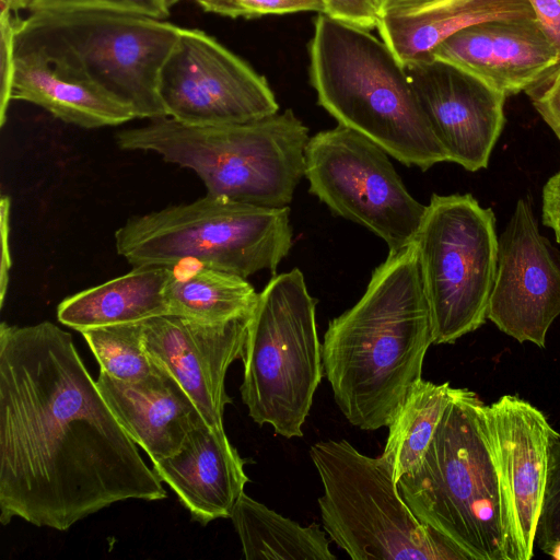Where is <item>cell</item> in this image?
Listing matches in <instances>:
<instances>
[{
	"label": "cell",
	"mask_w": 560,
	"mask_h": 560,
	"mask_svg": "<svg viewBox=\"0 0 560 560\" xmlns=\"http://www.w3.org/2000/svg\"><path fill=\"white\" fill-rule=\"evenodd\" d=\"M293 245L290 208L207 194L189 203L130 218L115 247L133 267L198 264L247 278L275 271Z\"/></svg>",
	"instance_id": "cell-7"
},
{
	"label": "cell",
	"mask_w": 560,
	"mask_h": 560,
	"mask_svg": "<svg viewBox=\"0 0 560 560\" xmlns=\"http://www.w3.org/2000/svg\"><path fill=\"white\" fill-rule=\"evenodd\" d=\"M310 455L324 489L323 528L351 559L466 560L417 518L382 455H364L346 440L317 442Z\"/></svg>",
	"instance_id": "cell-8"
},
{
	"label": "cell",
	"mask_w": 560,
	"mask_h": 560,
	"mask_svg": "<svg viewBox=\"0 0 560 560\" xmlns=\"http://www.w3.org/2000/svg\"><path fill=\"white\" fill-rule=\"evenodd\" d=\"M486 407L454 388L420 465L397 486L417 518L466 560H520Z\"/></svg>",
	"instance_id": "cell-3"
},
{
	"label": "cell",
	"mask_w": 560,
	"mask_h": 560,
	"mask_svg": "<svg viewBox=\"0 0 560 560\" xmlns=\"http://www.w3.org/2000/svg\"><path fill=\"white\" fill-rule=\"evenodd\" d=\"M80 332L101 371L117 380L141 381L156 369L143 346L142 322L93 327Z\"/></svg>",
	"instance_id": "cell-26"
},
{
	"label": "cell",
	"mask_w": 560,
	"mask_h": 560,
	"mask_svg": "<svg viewBox=\"0 0 560 560\" xmlns=\"http://www.w3.org/2000/svg\"><path fill=\"white\" fill-rule=\"evenodd\" d=\"M308 128L293 113L231 125L199 126L171 117L120 130V149L151 151L192 170L207 194L269 208L289 207L305 172Z\"/></svg>",
	"instance_id": "cell-5"
},
{
	"label": "cell",
	"mask_w": 560,
	"mask_h": 560,
	"mask_svg": "<svg viewBox=\"0 0 560 560\" xmlns=\"http://www.w3.org/2000/svg\"><path fill=\"white\" fill-rule=\"evenodd\" d=\"M453 389L447 382L435 384L422 378L410 388L388 425L382 454L396 482L420 465Z\"/></svg>",
	"instance_id": "cell-25"
},
{
	"label": "cell",
	"mask_w": 560,
	"mask_h": 560,
	"mask_svg": "<svg viewBox=\"0 0 560 560\" xmlns=\"http://www.w3.org/2000/svg\"><path fill=\"white\" fill-rule=\"evenodd\" d=\"M182 27L109 10L45 11L16 20L15 51L33 52L128 106L136 118L167 117L159 83Z\"/></svg>",
	"instance_id": "cell-6"
},
{
	"label": "cell",
	"mask_w": 560,
	"mask_h": 560,
	"mask_svg": "<svg viewBox=\"0 0 560 560\" xmlns=\"http://www.w3.org/2000/svg\"><path fill=\"white\" fill-rule=\"evenodd\" d=\"M491 208L471 194H433L413 240L433 343H454L487 320L498 268Z\"/></svg>",
	"instance_id": "cell-10"
},
{
	"label": "cell",
	"mask_w": 560,
	"mask_h": 560,
	"mask_svg": "<svg viewBox=\"0 0 560 560\" xmlns=\"http://www.w3.org/2000/svg\"><path fill=\"white\" fill-rule=\"evenodd\" d=\"M560 542V433L551 431L547 485L535 544L545 552Z\"/></svg>",
	"instance_id": "cell-27"
},
{
	"label": "cell",
	"mask_w": 560,
	"mask_h": 560,
	"mask_svg": "<svg viewBox=\"0 0 560 560\" xmlns=\"http://www.w3.org/2000/svg\"><path fill=\"white\" fill-rule=\"evenodd\" d=\"M323 14L329 18L371 31L377 27L381 19L377 0H322Z\"/></svg>",
	"instance_id": "cell-32"
},
{
	"label": "cell",
	"mask_w": 560,
	"mask_h": 560,
	"mask_svg": "<svg viewBox=\"0 0 560 560\" xmlns=\"http://www.w3.org/2000/svg\"><path fill=\"white\" fill-rule=\"evenodd\" d=\"M173 268L165 292L168 314L220 323L253 313L258 293L246 278L198 264Z\"/></svg>",
	"instance_id": "cell-24"
},
{
	"label": "cell",
	"mask_w": 560,
	"mask_h": 560,
	"mask_svg": "<svg viewBox=\"0 0 560 560\" xmlns=\"http://www.w3.org/2000/svg\"><path fill=\"white\" fill-rule=\"evenodd\" d=\"M535 19L560 54V0H528Z\"/></svg>",
	"instance_id": "cell-34"
},
{
	"label": "cell",
	"mask_w": 560,
	"mask_h": 560,
	"mask_svg": "<svg viewBox=\"0 0 560 560\" xmlns=\"http://www.w3.org/2000/svg\"><path fill=\"white\" fill-rule=\"evenodd\" d=\"M96 384L118 422L152 463L177 453L191 430L205 421L182 385L159 364L137 382L101 371Z\"/></svg>",
	"instance_id": "cell-19"
},
{
	"label": "cell",
	"mask_w": 560,
	"mask_h": 560,
	"mask_svg": "<svg viewBox=\"0 0 560 560\" xmlns=\"http://www.w3.org/2000/svg\"><path fill=\"white\" fill-rule=\"evenodd\" d=\"M159 91L167 117L189 125L242 124L279 112L266 79L199 30H180Z\"/></svg>",
	"instance_id": "cell-12"
},
{
	"label": "cell",
	"mask_w": 560,
	"mask_h": 560,
	"mask_svg": "<svg viewBox=\"0 0 560 560\" xmlns=\"http://www.w3.org/2000/svg\"><path fill=\"white\" fill-rule=\"evenodd\" d=\"M450 0H377L380 14L384 15H404L420 12Z\"/></svg>",
	"instance_id": "cell-36"
},
{
	"label": "cell",
	"mask_w": 560,
	"mask_h": 560,
	"mask_svg": "<svg viewBox=\"0 0 560 560\" xmlns=\"http://www.w3.org/2000/svg\"><path fill=\"white\" fill-rule=\"evenodd\" d=\"M310 77L318 104L338 125L401 164L428 171L447 162L404 65L370 31L319 13L310 42Z\"/></svg>",
	"instance_id": "cell-4"
},
{
	"label": "cell",
	"mask_w": 560,
	"mask_h": 560,
	"mask_svg": "<svg viewBox=\"0 0 560 560\" xmlns=\"http://www.w3.org/2000/svg\"><path fill=\"white\" fill-rule=\"evenodd\" d=\"M18 15L9 10L0 14V125L3 126L11 102L15 62V24Z\"/></svg>",
	"instance_id": "cell-30"
},
{
	"label": "cell",
	"mask_w": 560,
	"mask_h": 560,
	"mask_svg": "<svg viewBox=\"0 0 560 560\" xmlns=\"http://www.w3.org/2000/svg\"><path fill=\"white\" fill-rule=\"evenodd\" d=\"M12 100L35 104L65 122L88 129L117 126L136 118L125 104L57 70L33 52L15 51Z\"/></svg>",
	"instance_id": "cell-20"
},
{
	"label": "cell",
	"mask_w": 560,
	"mask_h": 560,
	"mask_svg": "<svg viewBox=\"0 0 560 560\" xmlns=\"http://www.w3.org/2000/svg\"><path fill=\"white\" fill-rule=\"evenodd\" d=\"M165 2V4L171 8L172 5H174L175 3H177L178 1L180 0H163Z\"/></svg>",
	"instance_id": "cell-38"
},
{
	"label": "cell",
	"mask_w": 560,
	"mask_h": 560,
	"mask_svg": "<svg viewBox=\"0 0 560 560\" xmlns=\"http://www.w3.org/2000/svg\"><path fill=\"white\" fill-rule=\"evenodd\" d=\"M525 93L560 141V62Z\"/></svg>",
	"instance_id": "cell-31"
},
{
	"label": "cell",
	"mask_w": 560,
	"mask_h": 560,
	"mask_svg": "<svg viewBox=\"0 0 560 560\" xmlns=\"http://www.w3.org/2000/svg\"><path fill=\"white\" fill-rule=\"evenodd\" d=\"M511 96L526 92L560 62L535 16L498 19L459 30L432 51Z\"/></svg>",
	"instance_id": "cell-17"
},
{
	"label": "cell",
	"mask_w": 560,
	"mask_h": 560,
	"mask_svg": "<svg viewBox=\"0 0 560 560\" xmlns=\"http://www.w3.org/2000/svg\"><path fill=\"white\" fill-rule=\"evenodd\" d=\"M153 470L202 525L226 518L244 493V460L223 427L206 421L191 430L180 450L153 463Z\"/></svg>",
	"instance_id": "cell-18"
},
{
	"label": "cell",
	"mask_w": 560,
	"mask_h": 560,
	"mask_svg": "<svg viewBox=\"0 0 560 560\" xmlns=\"http://www.w3.org/2000/svg\"><path fill=\"white\" fill-rule=\"evenodd\" d=\"M230 518L247 560H336L326 532L302 526L252 499L245 492Z\"/></svg>",
	"instance_id": "cell-23"
},
{
	"label": "cell",
	"mask_w": 560,
	"mask_h": 560,
	"mask_svg": "<svg viewBox=\"0 0 560 560\" xmlns=\"http://www.w3.org/2000/svg\"><path fill=\"white\" fill-rule=\"evenodd\" d=\"M203 11L230 18H259L304 11L324 13L322 0H196Z\"/></svg>",
	"instance_id": "cell-28"
},
{
	"label": "cell",
	"mask_w": 560,
	"mask_h": 560,
	"mask_svg": "<svg viewBox=\"0 0 560 560\" xmlns=\"http://www.w3.org/2000/svg\"><path fill=\"white\" fill-rule=\"evenodd\" d=\"M404 67L447 162L469 172L486 168L505 124L506 96L433 57Z\"/></svg>",
	"instance_id": "cell-14"
},
{
	"label": "cell",
	"mask_w": 560,
	"mask_h": 560,
	"mask_svg": "<svg viewBox=\"0 0 560 560\" xmlns=\"http://www.w3.org/2000/svg\"><path fill=\"white\" fill-rule=\"evenodd\" d=\"M432 318L413 242L374 270L360 300L324 334V374L347 420L362 430L388 427L419 382Z\"/></svg>",
	"instance_id": "cell-2"
},
{
	"label": "cell",
	"mask_w": 560,
	"mask_h": 560,
	"mask_svg": "<svg viewBox=\"0 0 560 560\" xmlns=\"http://www.w3.org/2000/svg\"><path fill=\"white\" fill-rule=\"evenodd\" d=\"M535 16L528 0H450L404 15L381 16L377 31L402 65L432 58L444 39L467 26Z\"/></svg>",
	"instance_id": "cell-22"
},
{
	"label": "cell",
	"mask_w": 560,
	"mask_h": 560,
	"mask_svg": "<svg viewBox=\"0 0 560 560\" xmlns=\"http://www.w3.org/2000/svg\"><path fill=\"white\" fill-rule=\"evenodd\" d=\"M316 304L303 272L294 268L270 279L258 293L242 358L241 396L258 424L280 435L303 436L324 368Z\"/></svg>",
	"instance_id": "cell-9"
},
{
	"label": "cell",
	"mask_w": 560,
	"mask_h": 560,
	"mask_svg": "<svg viewBox=\"0 0 560 560\" xmlns=\"http://www.w3.org/2000/svg\"><path fill=\"white\" fill-rule=\"evenodd\" d=\"M541 218L545 226L551 229L560 243V170L542 187Z\"/></svg>",
	"instance_id": "cell-33"
},
{
	"label": "cell",
	"mask_w": 560,
	"mask_h": 560,
	"mask_svg": "<svg viewBox=\"0 0 560 560\" xmlns=\"http://www.w3.org/2000/svg\"><path fill=\"white\" fill-rule=\"evenodd\" d=\"M486 415L520 560H529L547 485L553 429L540 410L514 395H504L487 405Z\"/></svg>",
	"instance_id": "cell-16"
},
{
	"label": "cell",
	"mask_w": 560,
	"mask_h": 560,
	"mask_svg": "<svg viewBox=\"0 0 560 560\" xmlns=\"http://www.w3.org/2000/svg\"><path fill=\"white\" fill-rule=\"evenodd\" d=\"M10 197L3 195L1 197V272H0V303L1 306L4 302L7 293L9 270L11 268V257L9 249V234H10Z\"/></svg>",
	"instance_id": "cell-35"
},
{
	"label": "cell",
	"mask_w": 560,
	"mask_h": 560,
	"mask_svg": "<svg viewBox=\"0 0 560 560\" xmlns=\"http://www.w3.org/2000/svg\"><path fill=\"white\" fill-rule=\"evenodd\" d=\"M166 495L72 336L48 320L2 323L0 522L67 530L116 502Z\"/></svg>",
	"instance_id": "cell-1"
},
{
	"label": "cell",
	"mask_w": 560,
	"mask_h": 560,
	"mask_svg": "<svg viewBox=\"0 0 560 560\" xmlns=\"http://www.w3.org/2000/svg\"><path fill=\"white\" fill-rule=\"evenodd\" d=\"M1 10H9L18 14L20 10L26 9V0H0Z\"/></svg>",
	"instance_id": "cell-37"
},
{
	"label": "cell",
	"mask_w": 560,
	"mask_h": 560,
	"mask_svg": "<svg viewBox=\"0 0 560 560\" xmlns=\"http://www.w3.org/2000/svg\"><path fill=\"white\" fill-rule=\"evenodd\" d=\"M173 272V267H133L124 276L61 301L57 318L62 325L82 331L168 314L165 292Z\"/></svg>",
	"instance_id": "cell-21"
},
{
	"label": "cell",
	"mask_w": 560,
	"mask_h": 560,
	"mask_svg": "<svg viewBox=\"0 0 560 560\" xmlns=\"http://www.w3.org/2000/svg\"><path fill=\"white\" fill-rule=\"evenodd\" d=\"M560 315V254L539 232L528 198H520L498 238V268L487 319L518 342L545 347Z\"/></svg>",
	"instance_id": "cell-13"
},
{
	"label": "cell",
	"mask_w": 560,
	"mask_h": 560,
	"mask_svg": "<svg viewBox=\"0 0 560 560\" xmlns=\"http://www.w3.org/2000/svg\"><path fill=\"white\" fill-rule=\"evenodd\" d=\"M31 13L45 11L109 10L162 20L170 14L163 0H26Z\"/></svg>",
	"instance_id": "cell-29"
},
{
	"label": "cell",
	"mask_w": 560,
	"mask_h": 560,
	"mask_svg": "<svg viewBox=\"0 0 560 560\" xmlns=\"http://www.w3.org/2000/svg\"><path fill=\"white\" fill-rule=\"evenodd\" d=\"M310 192L338 217L382 238L388 253L411 244L427 206L413 198L388 154L365 136L338 125L312 136L305 149Z\"/></svg>",
	"instance_id": "cell-11"
},
{
	"label": "cell",
	"mask_w": 560,
	"mask_h": 560,
	"mask_svg": "<svg viewBox=\"0 0 560 560\" xmlns=\"http://www.w3.org/2000/svg\"><path fill=\"white\" fill-rule=\"evenodd\" d=\"M250 315L220 323L175 314L142 320L148 355L176 378L210 425L223 427L224 408L232 401L225 376L243 358Z\"/></svg>",
	"instance_id": "cell-15"
}]
</instances>
